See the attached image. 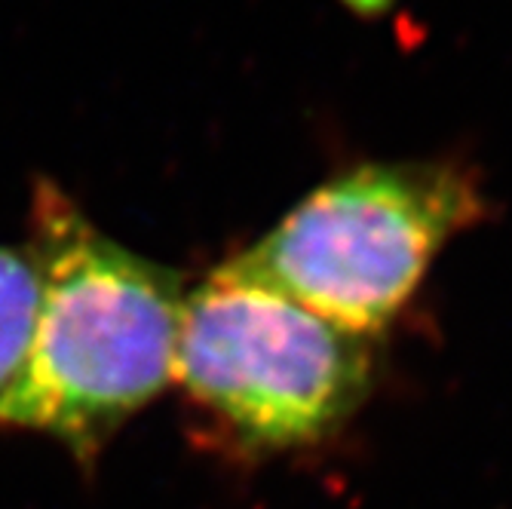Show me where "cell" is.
Segmentation results:
<instances>
[{
	"instance_id": "obj_1",
	"label": "cell",
	"mask_w": 512,
	"mask_h": 509,
	"mask_svg": "<svg viewBox=\"0 0 512 509\" xmlns=\"http://www.w3.org/2000/svg\"><path fill=\"white\" fill-rule=\"evenodd\" d=\"M25 252L40 295L0 427L53 436L92 460L175 378L181 276L102 234L50 181L34 188Z\"/></svg>"
},
{
	"instance_id": "obj_2",
	"label": "cell",
	"mask_w": 512,
	"mask_h": 509,
	"mask_svg": "<svg viewBox=\"0 0 512 509\" xmlns=\"http://www.w3.org/2000/svg\"><path fill=\"white\" fill-rule=\"evenodd\" d=\"M482 212L476 184L454 166L368 163L325 181L227 264L371 338L411 301L445 243Z\"/></svg>"
},
{
	"instance_id": "obj_3",
	"label": "cell",
	"mask_w": 512,
	"mask_h": 509,
	"mask_svg": "<svg viewBox=\"0 0 512 509\" xmlns=\"http://www.w3.org/2000/svg\"><path fill=\"white\" fill-rule=\"evenodd\" d=\"M371 338L221 264L184 295L175 378L246 451H292L338 433L371 390Z\"/></svg>"
},
{
	"instance_id": "obj_4",
	"label": "cell",
	"mask_w": 512,
	"mask_h": 509,
	"mask_svg": "<svg viewBox=\"0 0 512 509\" xmlns=\"http://www.w3.org/2000/svg\"><path fill=\"white\" fill-rule=\"evenodd\" d=\"M37 295V270L28 252L0 246V396L10 390L28 356Z\"/></svg>"
}]
</instances>
